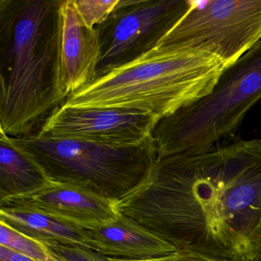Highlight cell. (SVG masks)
<instances>
[{
	"instance_id": "6da1fadb",
	"label": "cell",
	"mask_w": 261,
	"mask_h": 261,
	"mask_svg": "<svg viewBox=\"0 0 261 261\" xmlns=\"http://www.w3.org/2000/svg\"><path fill=\"white\" fill-rule=\"evenodd\" d=\"M117 207L177 250L261 261V140L157 157Z\"/></svg>"
},
{
	"instance_id": "7a4b0ae2",
	"label": "cell",
	"mask_w": 261,
	"mask_h": 261,
	"mask_svg": "<svg viewBox=\"0 0 261 261\" xmlns=\"http://www.w3.org/2000/svg\"><path fill=\"white\" fill-rule=\"evenodd\" d=\"M61 0L0 1V129H33L62 103L58 90Z\"/></svg>"
},
{
	"instance_id": "3957f363",
	"label": "cell",
	"mask_w": 261,
	"mask_h": 261,
	"mask_svg": "<svg viewBox=\"0 0 261 261\" xmlns=\"http://www.w3.org/2000/svg\"><path fill=\"white\" fill-rule=\"evenodd\" d=\"M225 68L211 55L158 45L68 96L61 105L139 110L160 120L208 95Z\"/></svg>"
},
{
	"instance_id": "277c9868",
	"label": "cell",
	"mask_w": 261,
	"mask_h": 261,
	"mask_svg": "<svg viewBox=\"0 0 261 261\" xmlns=\"http://www.w3.org/2000/svg\"><path fill=\"white\" fill-rule=\"evenodd\" d=\"M261 100V39L226 67L208 95L160 119L152 133L158 157L200 153L234 137Z\"/></svg>"
},
{
	"instance_id": "5b68a950",
	"label": "cell",
	"mask_w": 261,
	"mask_h": 261,
	"mask_svg": "<svg viewBox=\"0 0 261 261\" xmlns=\"http://www.w3.org/2000/svg\"><path fill=\"white\" fill-rule=\"evenodd\" d=\"M14 139L53 182L76 186L115 202L146 181L158 157L152 137L126 147L36 134Z\"/></svg>"
},
{
	"instance_id": "8992f818",
	"label": "cell",
	"mask_w": 261,
	"mask_h": 261,
	"mask_svg": "<svg viewBox=\"0 0 261 261\" xmlns=\"http://www.w3.org/2000/svg\"><path fill=\"white\" fill-rule=\"evenodd\" d=\"M261 39V0L194 1L158 45L215 56L226 67Z\"/></svg>"
},
{
	"instance_id": "52a82bcc",
	"label": "cell",
	"mask_w": 261,
	"mask_h": 261,
	"mask_svg": "<svg viewBox=\"0 0 261 261\" xmlns=\"http://www.w3.org/2000/svg\"><path fill=\"white\" fill-rule=\"evenodd\" d=\"M193 0H120L96 27L101 59L97 79L149 53L187 14Z\"/></svg>"
},
{
	"instance_id": "ba28073f",
	"label": "cell",
	"mask_w": 261,
	"mask_h": 261,
	"mask_svg": "<svg viewBox=\"0 0 261 261\" xmlns=\"http://www.w3.org/2000/svg\"><path fill=\"white\" fill-rule=\"evenodd\" d=\"M158 121L152 114L139 110L60 105L33 134L43 138L73 139L126 147L150 138Z\"/></svg>"
},
{
	"instance_id": "9c48e42d",
	"label": "cell",
	"mask_w": 261,
	"mask_h": 261,
	"mask_svg": "<svg viewBox=\"0 0 261 261\" xmlns=\"http://www.w3.org/2000/svg\"><path fill=\"white\" fill-rule=\"evenodd\" d=\"M58 90L64 102L97 79L101 46L98 30L83 23L74 0H61Z\"/></svg>"
},
{
	"instance_id": "30bf717a",
	"label": "cell",
	"mask_w": 261,
	"mask_h": 261,
	"mask_svg": "<svg viewBox=\"0 0 261 261\" xmlns=\"http://www.w3.org/2000/svg\"><path fill=\"white\" fill-rule=\"evenodd\" d=\"M0 207L32 209L80 226L117 219V202L76 186L53 182L24 196L0 201Z\"/></svg>"
},
{
	"instance_id": "8fae6325",
	"label": "cell",
	"mask_w": 261,
	"mask_h": 261,
	"mask_svg": "<svg viewBox=\"0 0 261 261\" xmlns=\"http://www.w3.org/2000/svg\"><path fill=\"white\" fill-rule=\"evenodd\" d=\"M82 227L94 251L110 259L151 260L169 256L177 250L167 241L122 215L114 221Z\"/></svg>"
},
{
	"instance_id": "7c38bea8",
	"label": "cell",
	"mask_w": 261,
	"mask_h": 261,
	"mask_svg": "<svg viewBox=\"0 0 261 261\" xmlns=\"http://www.w3.org/2000/svg\"><path fill=\"white\" fill-rule=\"evenodd\" d=\"M0 221L45 245L77 246L94 250L82 226L21 207H0Z\"/></svg>"
},
{
	"instance_id": "4fadbf2b",
	"label": "cell",
	"mask_w": 261,
	"mask_h": 261,
	"mask_svg": "<svg viewBox=\"0 0 261 261\" xmlns=\"http://www.w3.org/2000/svg\"><path fill=\"white\" fill-rule=\"evenodd\" d=\"M53 183L14 137L0 129V201L38 192Z\"/></svg>"
},
{
	"instance_id": "5bb4252c",
	"label": "cell",
	"mask_w": 261,
	"mask_h": 261,
	"mask_svg": "<svg viewBox=\"0 0 261 261\" xmlns=\"http://www.w3.org/2000/svg\"><path fill=\"white\" fill-rule=\"evenodd\" d=\"M0 246L39 261H60L45 244L0 221Z\"/></svg>"
},
{
	"instance_id": "9a60e30c",
	"label": "cell",
	"mask_w": 261,
	"mask_h": 261,
	"mask_svg": "<svg viewBox=\"0 0 261 261\" xmlns=\"http://www.w3.org/2000/svg\"><path fill=\"white\" fill-rule=\"evenodd\" d=\"M120 0H74V6L83 23L94 29L103 23L114 11Z\"/></svg>"
},
{
	"instance_id": "2e32d148",
	"label": "cell",
	"mask_w": 261,
	"mask_h": 261,
	"mask_svg": "<svg viewBox=\"0 0 261 261\" xmlns=\"http://www.w3.org/2000/svg\"><path fill=\"white\" fill-rule=\"evenodd\" d=\"M46 246L60 261H110L106 256L91 249L60 244Z\"/></svg>"
},
{
	"instance_id": "e0dca14e",
	"label": "cell",
	"mask_w": 261,
	"mask_h": 261,
	"mask_svg": "<svg viewBox=\"0 0 261 261\" xmlns=\"http://www.w3.org/2000/svg\"><path fill=\"white\" fill-rule=\"evenodd\" d=\"M110 261H129L123 260V259H110ZM146 261H227L224 259H218V258L212 257V256H206L201 253L195 252L188 251L184 250H177L175 253L159 258V259H151Z\"/></svg>"
},
{
	"instance_id": "ac0fdd59",
	"label": "cell",
	"mask_w": 261,
	"mask_h": 261,
	"mask_svg": "<svg viewBox=\"0 0 261 261\" xmlns=\"http://www.w3.org/2000/svg\"><path fill=\"white\" fill-rule=\"evenodd\" d=\"M0 261H39L0 246Z\"/></svg>"
},
{
	"instance_id": "d6986e66",
	"label": "cell",
	"mask_w": 261,
	"mask_h": 261,
	"mask_svg": "<svg viewBox=\"0 0 261 261\" xmlns=\"http://www.w3.org/2000/svg\"></svg>"
}]
</instances>
